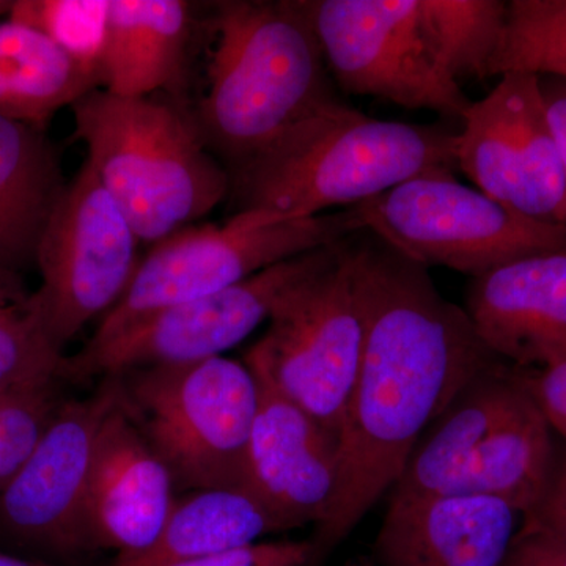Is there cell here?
Instances as JSON below:
<instances>
[{
  "label": "cell",
  "mask_w": 566,
  "mask_h": 566,
  "mask_svg": "<svg viewBox=\"0 0 566 566\" xmlns=\"http://www.w3.org/2000/svg\"><path fill=\"white\" fill-rule=\"evenodd\" d=\"M365 342L338 436V476L311 565L352 534L392 490L428 424L476 375L501 363L465 308L446 300L428 268L363 229L346 238Z\"/></svg>",
  "instance_id": "obj_1"
},
{
  "label": "cell",
  "mask_w": 566,
  "mask_h": 566,
  "mask_svg": "<svg viewBox=\"0 0 566 566\" xmlns=\"http://www.w3.org/2000/svg\"><path fill=\"white\" fill-rule=\"evenodd\" d=\"M458 170L457 134L379 120L340 99L229 169L237 212L301 219L354 207L411 178Z\"/></svg>",
  "instance_id": "obj_2"
},
{
  "label": "cell",
  "mask_w": 566,
  "mask_h": 566,
  "mask_svg": "<svg viewBox=\"0 0 566 566\" xmlns=\"http://www.w3.org/2000/svg\"><path fill=\"white\" fill-rule=\"evenodd\" d=\"M214 32L208 87L193 122L229 169L338 102L301 0L218 2Z\"/></svg>",
  "instance_id": "obj_3"
},
{
  "label": "cell",
  "mask_w": 566,
  "mask_h": 566,
  "mask_svg": "<svg viewBox=\"0 0 566 566\" xmlns=\"http://www.w3.org/2000/svg\"><path fill=\"white\" fill-rule=\"evenodd\" d=\"M71 111V139L85 145V161L140 243L180 232L229 196V170L212 158L193 118L174 104L96 88Z\"/></svg>",
  "instance_id": "obj_4"
},
{
  "label": "cell",
  "mask_w": 566,
  "mask_h": 566,
  "mask_svg": "<svg viewBox=\"0 0 566 566\" xmlns=\"http://www.w3.org/2000/svg\"><path fill=\"white\" fill-rule=\"evenodd\" d=\"M123 403L175 486L245 490L259 381L240 360L218 356L118 376Z\"/></svg>",
  "instance_id": "obj_5"
},
{
  "label": "cell",
  "mask_w": 566,
  "mask_h": 566,
  "mask_svg": "<svg viewBox=\"0 0 566 566\" xmlns=\"http://www.w3.org/2000/svg\"><path fill=\"white\" fill-rule=\"evenodd\" d=\"M363 229L356 207L301 219L237 212L222 226L186 227L153 244L88 344H99L155 312L223 292L266 268L338 243Z\"/></svg>",
  "instance_id": "obj_6"
},
{
  "label": "cell",
  "mask_w": 566,
  "mask_h": 566,
  "mask_svg": "<svg viewBox=\"0 0 566 566\" xmlns=\"http://www.w3.org/2000/svg\"><path fill=\"white\" fill-rule=\"evenodd\" d=\"M346 238L329 263L283 293L266 333L244 356L251 370L273 382L337 441L365 342Z\"/></svg>",
  "instance_id": "obj_7"
},
{
  "label": "cell",
  "mask_w": 566,
  "mask_h": 566,
  "mask_svg": "<svg viewBox=\"0 0 566 566\" xmlns=\"http://www.w3.org/2000/svg\"><path fill=\"white\" fill-rule=\"evenodd\" d=\"M365 229L424 268L479 277L526 256L566 251L565 227L517 214L453 174H430L354 205Z\"/></svg>",
  "instance_id": "obj_8"
},
{
  "label": "cell",
  "mask_w": 566,
  "mask_h": 566,
  "mask_svg": "<svg viewBox=\"0 0 566 566\" xmlns=\"http://www.w3.org/2000/svg\"><path fill=\"white\" fill-rule=\"evenodd\" d=\"M139 243L132 223L84 161L66 182L36 253L41 283L32 301L57 352L122 300L139 268Z\"/></svg>",
  "instance_id": "obj_9"
},
{
  "label": "cell",
  "mask_w": 566,
  "mask_h": 566,
  "mask_svg": "<svg viewBox=\"0 0 566 566\" xmlns=\"http://www.w3.org/2000/svg\"><path fill=\"white\" fill-rule=\"evenodd\" d=\"M340 243L301 253L223 292L163 308L99 344L87 342L74 356H65L62 379L87 381L223 356L270 319L286 290L329 263Z\"/></svg>",
  "instance_id": "obj_10"
},
{
  "label": "cell",
  "mask_w": 566,
  "mask_h": 566,
  "mask_svg": "<svg viewBox=\"0 0 566 566\" xmlns=\"http://www.w3.org/2000/svg\"><path fill=\"white\" fill-rule=\"evenodd\" d=\"M340 87L463 120L472 106L424 43L417 0H301Z\"/></svg>",
  "instance_id": "obj_11"
},
{
  "label": "cell",
  "mask_w": 566,
  "mask_h": 566,
  "mask_svg": "<svg viewBox=\"0 0 566 566\" xmlns=\"http://www.w3.org/2000/svg\"><path fill=\"white\" fill-rule=\"evenodd\" d=\"M457 134L458 170L495 202L566 229V177L536 74L506 73Z\"/></svg>",
  "instance_id": "obj_12"
},
{
  "label": "cell",
  "mask_w": 566,
  "mask_h": 566,
  "mask_svg": "<svg viewBox=\"0 0 566 566\" xmlns=\"http://www.w3.org/2000/svg\"><path fill=\"white\" fill-rule=\"evenodd\" d=\"M122 398L120 378L109 376L91 397L59 405L31 457L0 491L7 535L57 556L91 549L85 504L96 439Z\"/></svg>",
  "instance_id": "obj_13"
},
{
  "label": "cell",
  "mask_w": 566,
  "mask_h": 566,
  "mask_svg": "<svg viewBox=\"0 0 566 566\" xmlns=\"http://www.w3.org/2000/svg\"><path fill=\"white\" fill-rule=\"evenodd\" d=\"M253 375L259 409L248 449L245 490L266 506L282 531L319 526L337 488L338 441L273 382Z\"/></svg>",
  "instance_id": "obj_14"
},
{
  "label": "cell",
  "mask_w": 566,
  "mask_h": 566,
  "mask_svg": "<svg viewBox=\"0 0 566 566\" xmlns=\"http://www.w3.org/2000/svg\"><path fill=\"white\" fill-rule=\"evenodd\" d=\"M175 488L169 468L122 398L96 439L85 504L91 549L107 547L128 556L150 546L172 512Z\"/></svg>",
  "instance_id": "obj_15"
},
{
  "label": "cell",
  "mask_w": 566,
  "mask_h": 566,
  "mask_svg": "<svg viewBox=\"0 0 566 566\" xmlns=\"http://www.w3.org/2000/svg\"><path fill=\"white\" fill-rule=\"evenodd\" d=\"M523 517L488 495L390 497L376 554L382 566H504Z\"/></svg>",
  "instance_id": "obj_16"
},
{
  "label": "cell",
  "mask_w": 566,
  "mask_h": 566,
  "mask_svg": "<svg viewBox=\"0 0 566 566\" xmlns=\"http://www.w3.org/2000/svg\"><path fill=\"white\" fill-rule=\"evenodd\" d=\"M464 308L502 360L523 370L542 367L566 352V251L472 277Z\"/></svg>",
  "instance_id": "obj_17"
},
{
  "label": "cell",
  "mask_w": 566,
  "mask_h": 566,
  "mask_svg": "<svg viewBox=\"0 0 566 566\" xmlns=\"http://www.w3.org/2000/svg\"><path fill=\"white\" fill-rule=\"evenodd\" d=\"M526 389L520 371L501 360L468 382L420 436L390 497L446 494L483 441Z\"/></svg>",
  "instance_id": "obj_18"
},
{
  "label": "cell",
  "mask_w": 566,
  "mask_h": 566,
  "mask_svg": "<svg viewBox=\"0 0 566 566\" xmlns=\"http://www.w3.org/2000/svg\"><path fill=\"white\" fill-rule=\"evenodd\" d=\"M192 9L182 0H111L99 69L103 91L123 98L177 92Z\"/></svg>",
  "instance_id": "obj_19"
},
{
  "label": "cell",
  "mask_w": 566,
  "mask_h": 566,
  "mask_svg": "<svg viewBox=\"0 0 566 566\" xmlns=\"http://www.w3.org/2000/svg\"><path fill=\"white\" fill-rule=\"evenodd\" d=\"M66 182L44 129L0 115V270L36 264Z\"/></svg>",
  "instance_id": "obj_20"
},
{
  "label": "cell",
  "mask_w": 566,
  "mask_h": 566,
  "mask_svg": "<svg viewBox=\"0 0 566 566\" xmlns=\"http://www.w3.org/2000/svg\"><path fill=\"white\" fill-rule=\"evenodd\" d=\"M283 532L248 490L191 491L177 499L161 534L144 551L117 556L111 566H174L259 543Z\"/></svg>",
  "instance_id": "obj_21"
},
{
  "label": "cell",
  "mask_w": 566,
  "mask_h": 566,
  "mask_svg": "<svg viewBox=\"0 0 566 566\" xmlns=\"http://www.w3.org/2000/svg\"><path fill=\"white\" fill-rule=\"evenodd\" d=\"M554 450L556 434L526 390L446 494L488 495L524 516L545 490Z\"/></svg>",
  "instance_id": "obj_22"
},
{
  "label": "cell",
  "mask_w": 566,
  "mask_h": 566,
  "mask_svg": "<svg viewBox=\"0 0 566 566\" xmlns=\"http://www.w3.org/2000/svg\"><path fill=\"white\" fill-rule=\"evenodd\" d=\"M0 71L13 91L14 120L40 129L55 111L96 91L95 82L54 41L10 20L0 21Z\"/></svg>",
  "instance_id": "obj_23"
},
{
  "label": "cell",
  "mask_w": 566,
  "mask_h": 566,
  "mask_svg": "<svg viewBox=\"0 0 566 566\" xmlns=\"http://www.w3.org/2000/svg\"><path fill=\"white\" fill-rule=\"evenodd\" d=\"M428 50L447 76L490 77L506 28L509 3L501 0H417Z\"/></svg>",
  "instance_id": "obj_24"
},
{
  "label": "cell",
  "mask_w": 566,
  "mask_h": 566,
  "mask_svg": "<svg viewBox=\"0 0 566 566\" xmlns=\"http://www.w3.org/2000/svg\"><path fill=\"white\" fill-rule=\"evenodd\" d=\"M63 360L65 354L44 334L20 273L0 270V392L57 386Z\"/></svg>",
  "instance_id": "obj_25"
},
{
  "label": "cell",
  "mask_w": 566,
  "mask_h": 566,
  "mask_svg": "<svg viewBox=\"0 0 566 566\" xmlns=\"http://www.w3.org/2000/svg\"><path fill=\"white\" fill-rule=\"evenodd\" d=\"M566 77V0H512L490 76Z\"/></svg>",
  "instance_id": "obj_26"
},
{
  "label": "cell",
  "mask_w": 566,
  "mask_h": 566,
  "mask_svg": "<svg viewBox=\"0 0 566 566\" xmlns=\"http://www.w3.org/2000/svg\"><path fill=\"white\" fill-rule=\"evenodd\" d=\"M111 0H17L9 20L54 41L99 87Z\"/></svg>",
  "instance_id": "obj_27"
},
{
  "label": "cell",
  "mask_w": 566,
  "mask_h": 566,
  "mask_svg": "<svg viewBox=\"0 0 566 566\" xmlns=\"http://www.w3.org/2000/svg\"><path fill=\"white\" fill-rule=\"evenodd\" d=\"M61 403L55 387L0 392V491L31 457Z\"/></svg>",
  "instance_id": "obj_28"
},
{
  "label": "cell",
  "mask_w": 566,
  "mask_h": 566,
  "mask_svg": "<svg viewBox=\"0 0 566 566\" xmlns=\"http://www.w3.org/2000/svg\"><path fill=\"white\" fill-rule=\"evenodd\" d=\"M524 389L554 434L566 442V352L538 368H517Z\"/></svg>",
  "instance_id": "obj_29"
},
{
  "label": "cell",
  "mask_w": 566,
  "mask_h": 566,
  "mask_svg": "<svg viewBox=\"0 0 566 566\" xmlns=\"http://www.w3.org/2000/svg\"><path fill=\"white\" fill-rule=\"evenodd\" d=\"M311 539L305 542H259L174 566H311Z\"/></svg>",
  "instance_id": "obj_30"
},
{
  "label": "cell",
  "mask_w": 566,
  "mask_h": 566,
  "mask_svg": "<svg viewBox=\"0 0 566 566\" xmlns=\"http://www.w3.org/2000/svg\"><path fill=\"white\" fill-rule=\"evenodd\" d=\"M523 523L566 543V442L557 436L545 490Z\"/></svg>",
  "instance_id": "obj_31"
},
{
  "label": "cell",
  "mask_w": 566,
  "mask_h": 566,
  "mask_svg": "<svg viewBox=\"0 0 566 566\" xmlns=\"http://www.w3.org/2000/svg\"><path fill=\"white\" fill-rule=\"evenodd\" d=\"M504 566H566V543L523 523Z\"/></svg>",
  "instance_id": "obj_32"
},
{
  "label": "cell",
  "mask_w": 566,
  "mask_h": 566,
  "mask_svg": "<svg viewBox=\"0 0 566 566\" xmlns=\"http://www.w3.org/2000/svg\"><path fill=\"white\" fill-rule=\"evenodd\" d=\"M538 80L566 177V77L538 76Z\"/></svg>",
  "instance_id": "obj_33"
},
{
  "label": "cell",
  "mask_w": 566,
  "mask_h": 566,
  "mask_svg": "<svg viewBox=\"0 0 566 566\" xmlns=\"http://www.w3.org/2000/svg\"><path fill=\"white\" fill-rule=\"evenodd\" d=\"M0 566H50L39 564V562L24 560V558L9 556V554L0 553Z\"/></svg>",
  "instance_id": "obj_34"
},
{
  "label": "cell",
  "mask_w": 566,
  "mask_h": 566,
  "mask_svg": "<svg viewBox=\"0 0 566 566\" xmlns=\"http://www.w3.org/2000/svg\"><path fill=\"white\" fill-rule=\"evenodd\" d=\"M11 7H13V2H9V0H0V18L9 17Z\"/></svg>",
  "instance_id": "obj_35"
}]
</instances>
